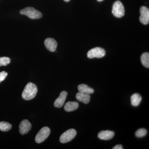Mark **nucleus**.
Returning a JSON list of instances; mask_svg holds the SVG:
<instances>
[{"label": "nucleus", "mask_w": 149, "mask_h": 149, "mask_svg": "<svg viewBox=\"0 0 149 149\" xmlns=\"http://www.w3.org/2000/svg\"><path fill=\"white\" fill-rule=\"evenodd\" d=\"M141 61L143 66L147 68H149V54L148 52L144 53L141 56Z\"/></svg>", "instance_id": "16"}, {"label": "nucleus", "mask_w": 149, "mask_h": 149, "mask_svg": "<svg viewBox=\"0 0 149 149\" xmlns=\"http://www.w3.org/2000/svg\"><path fill=\"white\" fill-rule=\"evenodd\" d=\"M64 1L65 2H68L70 0H64Z\"/></svg>", "instance_id": "22"}, {"label": "nucleus", "mask_w": 149, "mask_h": 149, "mask_svg": "<svg viewBox=\"0 0 149 149\" xmlns=\"http://www.w3.org/2000/svg\"><path fill=\"white\" fill-rule=\"evenodd\" d=\"M114 133L110 130H102L98 134V137L101 140L108 141L114 137Z\"/></svg>", "instance_id": "11"}, {"label": "nucleus", "mask_w": 149, "mask_h": 149, "mask_svg": "<svg viewBox=\"0 0 149 149\" xmlns=\"http://www.w3.org/2000/svg\"><path fill=\"white\" fill-rule=\"evenodd\" d=\"M104 0H97V1H98L99 2L102 1Z\"/></svg>", "instance_id": "23"}, {"label": "nucleus", "mask_w": 149, "mask_h": 149, "mask_svg": "<svg viewBox=\"0 0 149 149\" xmlns=\"http://www.w3.org/2000/svg\"><path fill=\"white\" fill-rule=\"evenodd\" d=\"M131 104L133 106L137 107L141 103L142 97L140 94L135 93L131 96L130 98Z\"/></svg>", "instance_id": "14"}, {"label": "nucleus", "mask_w": 149, "mask_h": 149, "mask_svg": "<svg viewBox=\"0 0 149 149\" xmlns=\"http://www.w3.org/2000/svg\"><path fill=\"white\" fill-rule=\"evenodd\" d=\"M113 149H123L122 146L121 145H117L116 146H115L113 147L112 148Z\"/></svg>", "instance_id": "21"}, {"label": "nucleus", "mask_w": 149, "mask_h": 149, "mask_svg": "<svg viewBox=\"0 0 149 149\" xmlns=\"http://www.w3.org/2000/svg\"><path fill=\"white\" fill-rule=\"evenodd\" d=\"M112 13L115 16L118 18H120L125 15V9L120 1H116L113 3Z\"/></svg>", "instance_id": "3"}, {"label": "nucleus", "mask_w": 149, "mask_h": 149, "mask_svg": "<svg viewBox=\"0 0 149 149\" xmlns=\"http://www.w3.org/2000/svg\"><path fill=\"white\" fill-rule=\"evenodd\" d=\"M79 104L77 102H68L65 105L64 110L67 112L74 111L78 109Z\"/></svg>", "instance_id": "13"}, {"label": "nucleus", "mask_w": 149, "mask_h": 149, "mask_svg": "<svg viewBox=\"0 0 149 149\" xmlns=\"http://www.w3.org/2000/svg\"><path fill=\"white\" fill-rule=\"evenodd\" d=\"M19 13L20 14L26 15L31 19H38L42 17V15L41 12L31 7L21 10L19 11Z\"/></svg>", "instance_id": "2"}, {"label": "nucleus", "mask_w": 149, "mask_h": 149, "mask_svg": "<svg viewBox=\"0 0 149 149\" xmlns=\"http://www.w3.org/2000/svg\"><path fill=\"white\" fill-rule=\"evenodd\" d=\"M37 93V86L34 83H29L24 88L22 96L24 100H30L35 97Z\"/></svg>", "instance_id": "1"}, {"label": "nucleus", "mask_w": 149, "mask_h": 149, "mask_svg": "<svg viewBox=\"0 0 149 149\" xmlns=\"http://www.w3.org/2000/svg\"><path fill=\"white\" fill-rule=\"evenodd\" d=\"M32 128V125L27 120H22L19 125V133L22 135L27 134Z\"/></svg>", "instance_id": "8"}, {"label": "nucleus", "mask_w": 149, "mask_h": 149, "mask_svg": "<svg viewBox=\"0 0 149 149\" xmlns=\"http://www.w3.org/2000/svg\"><path fill=\"white\" fill-rule=\"evenodd\" d=\"M10 62V59L7 57H0V66H6Z\"/></svg>", "instance_id": "19"}, {"label": "nucleus", "mask_w": 149, "mask_h": 149, "mask_svg": "<svg viewBox=\"0 0 149 149\" xmlns=\"http://www.w3.org/2000/svg\"><path fill=\"white\" fill-rule=\"evenodd\" d=\"M78 91L80 93H86V94H92L94 93V90L93 88H90L85 84H80L78 85Z\"/></svg>", "instance_id": "15"}, {"label": "nucleus", "mask_w": 149, "mask_h": 149, "mask_svg": "<svg viewBox=\"0 0 149 149\" xmlns=\"http://www.w3.org/2000/svg\"><path fill=\"white\" fill-rule=\"evenodd\" d=\"M67 95L68 93L66 91H63L61 92L58 98L56 99L54 103V106L56 108H61L63 106Z\"/></svg>", "instance_id": "9"}, {"label": "nucleus", "mask_w": 149, "mask_h": 149, "mask_svg": "<svg viewBox=\"0 0 149 149\" xmlns=\"http://www.w3.org/2000/svg\"><path fill=\"white\" fill-rule=\"evenodd\" d=\"M45 45L48 50L51 52H54L57 47V43L54 39L48 38L45 41Z\"/></svg>", "instance_id": "10"}, {"label": "nucleus", "mask_w": 149, "mask_h": 149, "mask_svg": "<svg viewBox=\"0 0 149 149\" xmlns=\"http://www.w3.org/2000/svg\"><path fill=\"white\" fill-rule=\"evenodd\" d=\"M8 75V73L5 71H2L0 72V83L5 79Z\"/></svg>", "instance_id": "20"}, {"label": "nucleus", "mask_w": 149, "mask_h": 149, "mask_svg": "<svg viewBox=\"0 0 149 149\" xmlns=\"http://www.w3.org/2000/svg\"><path fill=\"white\" fill-rule=\"evenodd\" d=\"M140 21L142 24H148L149 22V9L146 6L141 7L140 10Z\"/></svg>", "instance_id": "7"}, {"label": "nucleus", "mask_w": 149, "mask_h": 149, "mask_svg": "<svg viewBox=\"0 0 149 149\" xmlns=\"http://www.w3.org/2000/svg\"><path fill=\"white\" fill-rule=\"evenodd\" d=\"M12 125L8 122L2 121L0 122V130L3 132H6L10 130Z\"/></svg>", "instance_id": "17"}, {"label": "nucleus", "mask_w": 149, "mask_h": 149, "mask_svg": "<svg viewBox=\"0 0 149 149\" xmlns=\"http://www.w3.org/2000/svg\"><path fill=\"white\" fill-rule=\"evenodd\" d=\"M147 134V130L145 128H140L136 131V136L138 138H142L146 136Z\"/></svg>", "instance_id": "18"}, {"label": "nucleus", "mask_w": 149, "mask_h": 149, "mask_svg": "<svg viewBox=\"0 0 149 149\" xmlns=\"http://www.w3.org/2000/svg\"><path fill=\"white\" fill-rule=\"evenodd\" d=\"M77 134L76 130L74 129H70L62 134L60 138V142L62 143H65L72 141Z\"/></svg>", "instance_id": "4"}, {"label": "nucleus", "mask_w": 149, "mask_h": 149, "mask_svg": "<svg viewBox=\"0 0 149 149\" xmlns=\"http://www.w3.org/2000/svg\"><path fill=\"white\" fill-rule=\"evenodd\" d=\"M105 54V51L103 49L97 47L90 50L87 54V56L89 58H101L104 56Z\"/></svg>", "instance_id": "6"}, {"label": "nucleus", "mask_w": 149, "mask_h": 149, "mask_svg": "<svg viewBox=\"0 0 149 149\" xmlns=\"http://www.w3.org/2000/svg\"><path fill=\"white\" fill-rule=\"evenodd\" d=\"M76 98L78 101L87 104L90 101L91 96L90 94L79 92L76 94Z\"/></svg>", "instance_id": "12"}, {"label": "nucleus", "mask_w": 149, "mask_h": 149, "mask_svg": "<svg viewBox=\"0 0 149 149\" xmlns=\"http://www.w3.org/2000/svg\"><path fill=\"white\" fill-rule=\"evenodd\" d=\"M50 129L47 127H44L39 131L36 137L35 141L37 143H40L47 139L50 133Z\"/></svg>", "instance_id": "5"}]
</instances>
